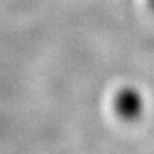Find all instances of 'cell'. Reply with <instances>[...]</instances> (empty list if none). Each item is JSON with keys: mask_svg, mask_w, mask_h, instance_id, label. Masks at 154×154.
<instances>
[{"mask_svg": "<svg viewBox=\"0 0 154 154\" xmlns=\"http://www.w3.org/2000/svg\"><path fill=\"white\" fill-rule=\"evenodd\" d=\"M114 109L123 119H134L141 111V99L136 90L124 88L116 96Z\"/></svg>", "mask_w": 154, "mask_h": 154, "instance_id": "obj_1", "label": "cell"}]
</instances>
